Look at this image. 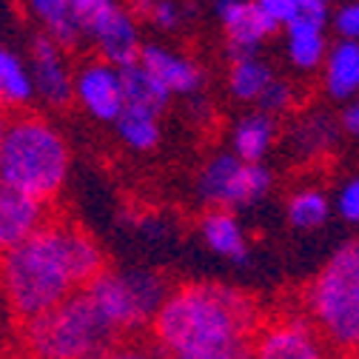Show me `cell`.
Wrapping results in <instances>:
<instances>
[{
	"mask_svg": "<svg viewBox=\"0 0 359 359\" xmlns=\"http://www.w3.org/2000/svg\"><path fill=\"white\" fill-rule=\"evenodd\" d=\"M106 251L83 226L52 217L40 231L0 254V291L20 323L55 308L106 271Z\"/></svg>",
	"mask_w": 359,
	"mask_h": 359,
	"instance_id": "obj_1",
	"label": "cell"
},
{
	"mask_svg": "<svg viewBox=\"0 0 359 359\" xmlns=\"http://www.w3.org/2000/svg\"><path fill=\"white\" fill-rule=\"evenodd\" d=\"M259 325L257 302L222 283H183L165 294L149 325L165 359L194 356L251 339Z\"/></svg>",
	"mask_w": 359,
	"mask_h": 359,
	"instance_id": "obj_2",
	"label": "cell"
},
{
	"mask_svg": "<svg viewBox=\"0 0 359 359\" xmlns=\"http://www.w3.org/2000/svg\"><path fill=\"white\" fill-rule=\"evenodd\" d=\"M72 149L63 131L43 114L20 111L0 143V183L52 205L69 183Z\"/></svg>",
	"mask_w": 359,
	"mask_h": 359,
	"instance_id": "obj_3",
	"label": "cell"
},
{
	"mask_svg": "<svg viewBox=\"0 0 359 359\" xmlns=\"http://www.w3.org/2000/svg\"><path fill=\"white\" fill-rule=\"evenodd\" d=\"M302 302L331 353L359 356V240L337 245L305 285Z\"/></svg>",
	"mask_w": 359,
	"mask_h": 359,
	"instance_id": "obj_4",
	"label": "cell"
},
{
	"mask_svg": "<svg viewBox=\"0 0 359 359\" xmlns=\"http://www.w3.org/2000/svg\"><path fill=\"white\" fill-rule=\"evenodd\" d=\"M20 339L32 359H100L120 337L88 294L77 291L26 320Z\"/></svg>",
	"mask_w": 359,
	"mask_h": 359,
	"instance_id": "obj_5",
	"label": "cell"
},
{
	"mask_svg": "<svg viewBox=\"0 0 359 359\" xmlns=\"http://www.w3.org/2000/svg\"><path fill=\"white\" fill-rule=\"evenodd\" d=\"M83 291L117 331V337H126L151 325L171 288L154 268H106Z\"/></svg>",
	"mask_w": 359,
	"mask_h": 359,
	"instance_id": "obj_6",
	"label": "cell"
},
{
	"mask_svg": "<svg viewBox=\"0 0 359 359\" xmlns=\"http://www.w3.org/2000/svg\"><path fill=\"white\" fill-rule=\"evenodd\" d=\"M274 189V171L265 163H245L234 151L208 157L194 180V191L208 208L248 211Z\"/></svg>",
	"mask_w": 359,
	"mask_h": 359,
	"instance_id": "obj_7",
	"label": "cell"
},
{
	"mask_svg": "<svg viewBox=\"0 0 359 359\" xmlns=\"http://www.w3.org/2000/svg\"><path fill=\"white\" fill-rule=\"evenodd\" d=\"M251 359H334L305 313H280L251 334Z\"/></svg>",
	"mask_w": 359,
	"mask_h": 359,
	"instance_id": "obj_8",
	"label": "cell"
},
{
	"mask_svg": "<svg viewBox=\"0 0 359 359\" xmlns=\"http://www.w3.org/2000/svg\"><path fill=\"white\" fill-rule=\"evenodd\" d=\"M72 100L80 106L97 123H114L117 114L126 106L123 97V83H120V69L92 57L83 66L74 69V83H72Z\"/></svg>",
	"mask_w": 359,
	"mask_h": 359,
	"instance_id": "obj_9",
	"label": "cell"
},
{
	"mask_svg": "<svg viewBox=\"0 0 359 359\" xmlns=\"http://www.w3.org/2000/svg\"><path fill=\"white\" fill-rule=\"evenodd\" d=\"M29 74L34 86V100L46 103L49 109H66L72 103V83H74V69L66 60V49L37 32L29 43Z\"/></svg>",
	"mask_w": 359,
	"mask_h": 359,
	"instance_id": "obj_10",
	"label": "cell"
},
{
	"mask_svg": "<svg viewBox=\"0 0 359 359\" xmlns=\"http://www.w3.org/2000/svg\"><path fill=\"white\" fill-rule=\"evenodd\" d=\"M86 37L92 40L97 57L117 66V69H123L128 63H137L140 49H143L140 20L134 18L120 0H114L109 9H103L86 26Z\"/></svg>",
	"mask_w": 359,
	"mask_h": 359,
	"instance_id": "obj_11",
	"label": "cell"
},
{
	"mask_svg": "<svg viewBox=\"0 0 359 359\" xmlns=\"http://www.w3.org/2000/svg\"><path fill=\"white\" fill-rule=\"evenodd\" d=\"M214 18L226 29L231 60L257 55L262 43L280 29L257 9L254 0H214Z\"/></svg>",
	"mask_w": 359,
	"mask_h": 359,
	"instance_id": "obj_12",
	"label": "cell"
},
{
	"mask_svg": "<svg viewBox=\"0 0 359 359\" xmlns=\"http://www.w3.org/2000/svg\"><path fill=\"white\" fill-rule=\"evenodd\" d=\"M52 219V205L0 183V254L12 251Z\"/></svg>",
	"mask_w": 359,
	"mask_h": 359,
	"instance_id": "obj_13",
	"label": "cell"
},
{
	"mask_svg": "<svg viewBox=\"0 0 359 359\" xmlns=\"http://www.w3.org/2000/svg\"><path fill=\"white\" fill-rule=\"evenodd\" d=\"M342 137V126L339 120L325 111V109H311L302 111L285 131V143L288 151L299 160V163H317L334 154V149L339 146Z\"/></svg>",
	"mask_w": 359,
	"mask_h": 359,
	"instance_id": "obj_14",
	"label": "cell"
},
{
	"mask_svg": "<svg viewBox=\"0 0 359 359\" xmlns=\"http://www.w3.org/2000/svg\"><path fill=\"white\" fill-rule=\"evenodd\" d=\"M137 63H143L165 88L171 97H191L200 95L205 86V72L189 55L160 46V43H143Z\"/></svg>",
	"mask_w": 359,
	"mask_h": 359,
	"instance_id": "obj_15",
	"label": "cell"
},
{
	"mask_svg": "<svg viewBox=\"0 0 359 359\" xmlns=\"http://www.w3.org/2000/svg\"><path fill=\"white\" fill-rule=\"evenodd\" d=\"M200 237L205 243V248L214 257L231 259V262H248L251 259V248H248V237L243 231V222L237 219L234 211L226 208H208L200 217Z\"/></svg>",
	"mask_w": 359,
	"mask_h": 359,
	"instance_id": "obj_16",
	"label": "cell"
},
{
	"mask_svg": "<svg viewBox=\"0 0 359 359\" xmlns=\"http://www.w3.org/2000/svg\"><path fill=\"white\" fill-rule=\"evenodd\" d=\"M325 95L334 103H348L359 95V40H337L320 66Z\"/></svg>",
	"mask_w": 359,
	"mask_h": 359,
	"instance_id": "obj_17",
	"label": "cell"
},
{
	"mask_svg": "<svg viewBox=\"0 0 359 359\" xmlns=\"http://www.w3.org/2000/svg\"><path fill=\"white\" fill-rule=\"evenodd\" d=\"M280 140V120L265 111H245L231 126V151L245 163H262Z\"/></svg>",
	"mask_w": 359,
	"mask_h": 359,
	"instance_id": "obj_18",
	"label": "cell"
},
{
	"mask_svg": "<svg viewBox=\"0 0 359 359\" xmlns=\"http://www.w3.org/2000/svg\"><path fill=\"white\" fill-rule=\"evenodd\" d=\"M283 29H285V57H288L291 69L299 72V74L320 72V66L325 60V52L331 46L328 34H325V26L294 18Z\"/></svg>",
	"mask_w": 359,
	"mask_h": 359,
	"instance_id": "obj_19",
	"label": "cell"
},
{
	"mask_svg": "<svg viewBox=\"0 0 359 359\" xmlns=\"http://www.w3.org/2000/svg\"><path fill=\"white\" fill-rule=\"evenodd\" d=\"M163 114L151 111V109H143V106H123V111L117 114L114 120V131L120 143L128 149V151H137V154H146V151H154L163 140Z\"/></svg>",
	"mask_w": 359,
	"mask_h": 359,
	"instance_id": "obj_20",
	"label": "cell"
},
{
	"mask_svg": "<svg viewBox=\"0 0 359 359\" xmlns=\"http://www.w3.org/2000/svg\"><path fill=\"white\" fill-rule=\"evenodd\" d=\"M34 103V86L26 57L0 46V111H23Z\"/></svg>",
	"mask_w": 359,
	"mask_h": 359,
	"instance_id": "obj_21",
	"label": "cell"
},
{
	"mask_svg": "<svg viewBox=\"0 0 359 359\" xmlns=\"http://www.w3.org/2000/svg\"><path fill=\"white\" fill-rule=\"evenodd\" d=\"M26 6L40 23V32L49 34L57 46L72 49L83 40V26L72 12V0H26Z\"/></svg>",
	"mask_w": 359,
	"mask_h": 359,
	"instance_id": "obj_22",
	"label": "cell"
},
{
	"mask_svg": "<svg viewBox=\"0 0 359 359\" xmlns=\"http://www.w3.org/2000/svg\"><path fill=\"white\" fill-rule=\"evenodd\" d=\"M331 217V197L320 186H299L285 200V219L294 231H317Z\"/></svg>",
	"mask_w": 359,
	"mask_h": 359,
	"instance_id": "obj_23",
	"label": "cell"
},
{
	"mask_svg": "<svg viewBox=\"0 0 359 359\" xmlns=\"http://www.w3.org/2000/svg\"><path fill=\"white\" fill-rule=\"evenodd\" d=\"M120 83H123V97L128 106H143L157 114H163L171 103L168 88L143 66V63H128L120 69Z\"/></svg>",
	"mask_w": 359,
	"mask_h": 359,
	"instance_id": "obj_24",
	"label": "cell"
},
{
	"mask_svg": "<svg viewBox=\"0 0 359 359\" xmlns=\"http://www.w3.org/2000/svg\"><path fill=\"white\" fill-rule=\"evenodd\" d=\"M277 74L271 63L262 60L259 55L237 57L231 60V69H229V92L237 103H257V97L265 92V86Z\"/></svg>",
	"mask_w": 359,
	"mask_h": 359,
	"instance_id": "obj_25",
	"label": "cell"
},
{
	"mask_svg": "<svg viewBox=\"0 0 359 359\" xmlns=\"http://www.w3.org/2000/svg\"><path fill=\"white\" fill-rule=\"evenodd\" d=\"M191 15H194V9L189 4H183V0H154L149 20L160 32H180L191 20Z\"/></svg>",
	"mask_w": 359,
	"mask_h": 359,
	"instance_id": "obj_26",
	"label": "cell"
},
{
	"mask_svg": "<svg viewBox=\"0 0 359 359\" xmlns=\"http://www.w3.org/2000/svg\"><path fill=\"white\" fill-rule=\"evenodd\" d=\"M257 109L271 114V117H280V114L291 111L294 109V86L283 77H274L265 86V92L257 97Z\"/></svg>",
	"mask_w": 359,
	"mask_h": 359,
	"instance_id": "obj_27",
	"label": "cell"
},
{
	"mask_svg": "<svg viewBox=\"0 0 359 359\" xmlns=\"http://www.w3.org/2000/svg\"><path fill=\"white\" fill-rule=\"evenodd\" d=\"M100 359H165L154 342L146 339H117Z\"/></svg>",
	"mask_w": 359,
	"mask_h": 359,
	"instance_id": "obj_28",
	"label": "cell"
},
{
	"mask_svg": "<svg viewBox=\"0 0 359 359\" xmlns=\"http://www.w3.org/2000/svg\"><path fill=\"white\" fill-rule=\"evenodd\" d=\"M331 26L339 40H359V0H348L339 6L337 15H331Z\"/></svg>",
	"mask_w": 359,
	"mask_h": 359,
	"instance_id": "obj_29",
	"label": "cell"
},
{
	"mask_svg": "<svg viewBox=\"0 0 359 359\" xmlns=\"http://www.w3.org/2000/svg\"><path fill=\"white\" fill-rule=\"evenodd\" d=\"M337 211L345 222L359 226V177H351L348 183L337 191Z\"/></svg>",
	"mask_w": 359,
	"mask_h": 359,
	"instance_id": "obj_30",
	"label": "cell"
},
{
	"mask_svg": "<svg viewBox=\"0 0 359 359\" xmlns=\"http://www.w3.org/2000/svg\"><path fill=\"white\" fill-rule=\"evenodd\" d=\"M257 9L265 15V18H271L277 26H285L297 18V0H254Z\"/></svg>",
	"mask_w": 359,
	"mask_h": 359,
	"instance_id": "obj_31",
	"label": "cell"
},
{
	"mask_svg": "<svg viewBox=\"0 0 359 359\" xmlns=\"http://www.w3.org/2000/svg\"><path fill=\"white\" fill-rule=\"evenodd\" d=\"M331 6H334V0H297V18L328 26L331 23Z\"/></svg>",
	"mask_w": 359,
	"mask_h": 359,
	"instance_id": "obj_32",
	"label": "cell"
},
{
	"mask_svg": "<svg viewBox=\"0 0 359 359\" xmlns=\"http://www.w3.org/2000/svg\"><path fill=\"white\" fill-rule=\"evenodd\" d=\"M114 0H72V12L77 18V23L83 26V37H86V26L92 23L103 9H109Z\"/></svg>",
	"mask_w": 359,
	"mask_h": 359,
	"instance_id": "obj_33",
	"label": "cell"
},
{
	"mask_svg": "<svg viewBox=\"0 0 359 359\" xmlns=\"http://www.w3.org/2000/svg\"><path fill=\"white\" fill-rule=\"evenodd\" d=\"M180 359H251V339L234 342L226 348H214V351H203L194 356H180Z\"/></svg>",
	"mask_w": 359,
	"mask_h": 359,
	"instance_id": "obj_34",
	"label": "cell"
},
{
	"mask_svg": "<svg viewBox=\"0 0 359 359\" xmlns=\"http://www.w3.org/2000/svg\"><path fill=\"white\" fill-rule=\"evenodd\" d=\"M339 126H342L345 134H351V137L359 140V95L345 103V109L339 114Z\"/></svg>",
	"mask_w": 359,
	"mask_h": 359,
	"instance_id": "obj_35",
	"label": "cell"
},
{
	"mask_svg": "<svg viewBox=\"0 0 359 359\" xmlns=\"http://www.w3.org/2000/svg\"><path fill=\"white\" fill-rule=\"evenodd\" d=\"M211 114H214V109H211V103H208L203 95H191V97H189V117H191L194 123H205Z\"/></svg>",
	"mask_w": 359,
	"mask_h": 359,
	"instance_id": "obj_36",
	"label": "cell"
},
{
	"mask_svg": "<svg viewBox=\"0 0 359 359\" xmlns=\"http://www.w3.org/2000/svg\"><path fill=\"white\" fill-rule=\"evenodd\" d=\"M123 6L134 15V18H143V20H149V15H151V6H154V0H123Z\"/></svg>",
	"mask_w": 359,
	"mask_h": 359,
	"instance_id": "obj_37",
	"label": "cell"
},
{
	"mask_svg": "<svg viewBox=\"0 0 359 359\" xmlns=\"http://www.w3.org/2000/svg\"><path fill=\"white\" fill-rule=\"evenodd\" d=\"M6 126H9V117H6V111H0V143H4V134H6Z\"/></svg>",
	"mask_w": 359,
	"mask_h": 359,
	"instance_id": "obj_38",
	"label": "cell"
},
{
	"mask_svg": "<svg viewBox=\"0 0 359 359\" xmlns=\"http://www.w3.org/2000/svg\"><path fill=\"white\" fill-rule=\"evenodd\" d=\"M4 359H32V356H29L26 351H18V353H6Z\"/></svg>",
	"mask_w": 359,
	"mask_h": 359,
	"instance_id": "obj_39",
	"label": "cell"
}]
</instances>
